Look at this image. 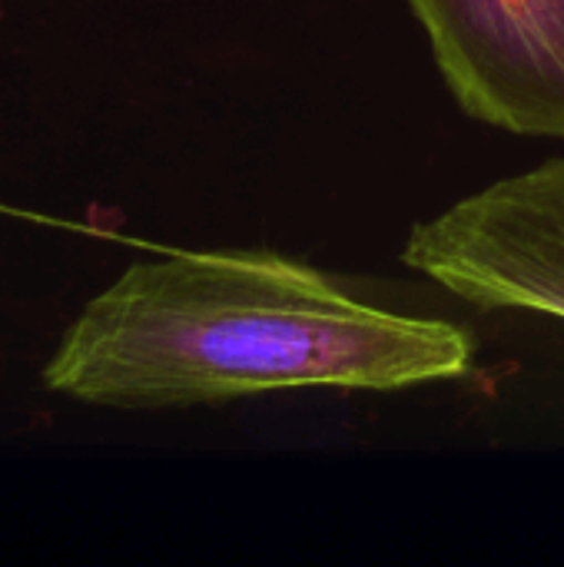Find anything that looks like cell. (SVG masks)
I'll return each mask as SVG.
<instances>
[{
	"instance_id": "1",
	"label": "cell",
	"mask_w": 564,
	"mask_h": 567,
	"mask_svg": "<svg viewBox=\"0 0 564 567\" xmlns=\"http://www.w3.org/2000/svg\"><path fill=\"white\" fill-rule=\"evenodd\" d=\"M475 339L379 309L269 249L140 259L70 322L43 385L123 409H193L259 392H402L465 379Z\"/></svg>"
},
{
	"instance_id": "2",
	"label": "cell",
	"mask_w": 564,
	"mask_h": 567,
	"mask_svg": "<svg viewBox=\"0 0 564 567\" xmlns=\"http://www.w3.org/2000/svg\"><path fill=\"white\" fill-rule=\"evenodd\" d=\"M402 262L485 312L522 309L564 322V156L412 226Z\"/></svg>"
},
{
	"instance_id": "3",
	"label": "cell",
	"mask_w": 564,
	"mask_h": 567,
	"mask_svg": "<svg viewBox=\"0 0 564 567\" xmlns=\"http://www.w3.org/2000/svg\"><path fill=\"white\" fill-rule=\"evenodd\" d=\"M459 106L489 126L564 140V0H406Z\"/></svg>"
}]
</instances>
